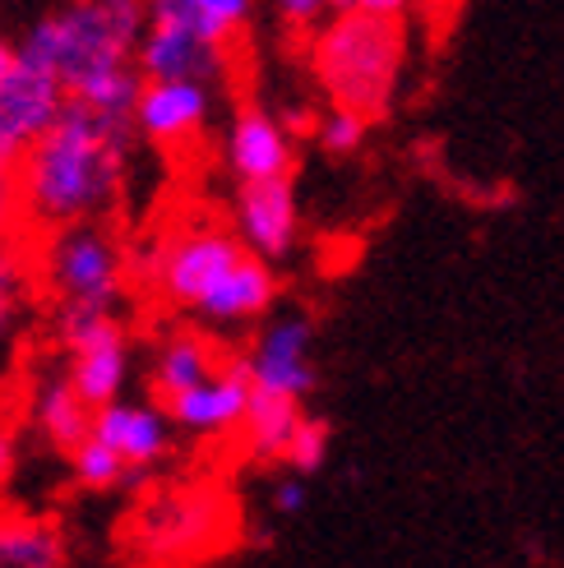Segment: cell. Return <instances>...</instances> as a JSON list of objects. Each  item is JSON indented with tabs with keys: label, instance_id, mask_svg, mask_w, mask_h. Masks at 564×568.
Instances as JSON below:
<instances>
[{
	"label": "cell",
	"instance_id": "ffe728a7",
	"mask_svg": "<svg viewBox=\"0 0 564 568\" xmlns=\"http://www.w3.org/2000/svg\"><path fill=\"white\" fill-rule=\"evenodd\" d=\"M61 531L33 518H0V568H61Z\"/></svg>",
	"mask_w": 564,
	"mask_h": 568
},
{
	"label": "cell",
	"instance_id": "4316f807",
	"mask_svg": "<svg viewBox=\"0 0 564 568\" xmlns=\"http://www.w3.org/2000/svg\"><path fill=\"white\" fill-rule=\"evenodd\" d=\"M305 504H310V486H305V476H301V471L273 480V514H278V518H296V514H305Z\"/></svg>",
	"mask_w": 564,
	"mask_h": 568
},
{
	"label": "cell",
	"instance_id": "d4e9b609",
	"mask_svg": "<svg viewBox=\"0 0 564 568\" xmlns=\"http://www.w3.org/2000/svg\"><path fill=\"white\" fill-rule=\"evenodd\" d=\"M329 444H333V439H329V425H324L320 416H301L288 453H282V463H288L292 471H301V476H315V471L329 463Z\"/></svg>",
	"mask_w": 564,
	"mask_h": 568
},
{
	"label": "cell",
	"instance_id": "ac0fdd59",
	"mask_svg": "<svg viewBox=\"0 0 564 568\" xmlns=\"http://www.w3.org/2000/svg\"><path fill=\"white\" fill-rule=\"evenodd\" d=\"M33 416H38V425H42V435H47L56 448H66V453L93 430V407L83 403V393L70 384V375H66V379H47V384L38 388Z\"/></svg>",
	"mask_w": 564,
	"mask_h": 568
},
{
	"label": "cell",
	"instance_id": "83f0119b",
	"mask_svg": "<svg viewBox=\"0 0 564 568\" xmlns=\"http://www.w3.org/2000/svg\"><path fill=\"white\" fill-rule=\"evenodd\" d=\"M14 209H19V181L0 166V241H6L10 222H14Z\"/></svg>",
	"mask_w": 564,
	"mask_h": 568
},
{
	"label": "cell",
	"instance_id": "d6986e66",
	"mask_svg": "<svg viewBox=\"0 0 564 568\" xmlns=\"http://www.w3.org/2000/svg\"><path fill=\"white\" fill-rule=\"evenodd\" d=\"M213 371H218V356H213V347L204 343L200 333L167 337L162 352H158V361H153V393L167 403V397L185 393L190 384H200V379L213 375Z\"/></svg>",
	"mask_w": 564,
	"mask_h": 568
},
{
	"label": "cell",
	"instance_id": "f546056e",
	"mask_svg": "<svg viewBox=\"0 0 564 568\" xmlns=\"http://www.w3.org/2000/svg\"><path fill=\"white\" fill-rule=\"evenodd\" d=\"M14 476V439H10V430H0V486Z\"/></svg>",
	"mask_w": 564,
	"mask_h": 568
},
{
	"label": "cell",
	"instance_id": "9c48e42d",
	"mask_svg": "<svg viewBox=\"0 0 564 568\" xmlns=\"http://www.w3.org/2000/svg\"><path fill=\"white\" fill-rule=\"evenodd\" d=\"M232 232L245 250L260 260L282 264L301 241V199L292 176H269V181H241L236 204H232Z\"/></svg>",
	"mask_w": 564,
	"mask_h": 568
},
{
	"label": "cell",
	"instance_id": "ba28073f",
	"mask_svg": "<svg viewBox=\"0 0 564 568\" xmlns=\"http://www.w3.org/2000/svg\"><path fill=\"white\" fill-rule=\"evenodd\" d=\"M245 371H250V384L255 388L305 403L320 384V375H315V324H310L305 315H296V310L273 315L255 333V347H250V356H245Z\"/></svg>",
	"mask_w": 564,
	"mask_h": 568
},
{
	"label": "cell",
	"instance_id": "f1b7e54d",
	"mask_svg": "<svg viewBox=\"0 0 564 568\" xmlns=\"http://www.w3.org/2000/svg\"><path fill=\"white\" fill-rule=\"evenodd\" d=\"M352 10H371V14H393L403 19L412 10V0H352Z\"/></svg>",
	"mask_w": 564,
	"mask_h": 568
},
{
	"label": "cell",
	"instance_id": "6da1fadb",
	"mask_svg": "<svg viewBox=\"0 0 564 568\" xmlns=\"http://www.w3.org/2000/svg\"><path fill=\"white\" fill-rule=\"evenodd\" d=\"M130 130V121H111L70 98L56 125L19 162V209L42 226L102 217L125 190Z\"/></svg>",
	"mask_w": 564,
	"mask_h": 568
},
{
	"label": "cell",
	"instance_id": "277c9868",
	"mask_svg": "<svg viewBox=\"0 0 564 568\" xmlns=\"http://www.w3.org/2000/svg\"><path fill=\"white\" fill-rule=\"evenodd\" d=\"M315 79L329 93V102L384 116L393 106V93L403 83L407 61V28L393 14L371 10H343L315 28Z\"/></svg>",
	"mask_w": 564,
	"mask_h": 568
},
{
	"label": "cell",
	"instance_id": "3957f363",
	"mask_svg": "<svg viewBox=\"0 0 564 568\" xmlns=\"http://www.w3.org/2000/svg\"><path fill=\"white\" fill-rule=\"evenodd\" d=\"M149 28L144 0H70L28 28L19 42L23 61L42 65L66 83V93H79L89 79L134 65L139 38Z\"/></svg>",
	"mask_w": 564,
	"mask_h": 568
},
{
	"label": "cell",
	"instance_id": "2e32d148",
	"mask_svg": "<svg viewBox=\"0 0 564 568\" xmlns=\"http://www.w3.org/2000/svg\"><path fill=\"white\" fill-rule=\"evenodd\" d=\"M149 23H177L213 47H228L255 14V0H144Z\"/></svg>",
	"mask_w": 564,
	"mask_h": 568
},
{
	"label": "cell",
	"instance_id": "e0dca14e",
	"mask_svg": "<svg viewBox=\"0 0 564 568\" xmlns=\"http://www.w3.org/2000/svg\"><path fill=\"white\" fill-rule=\"evenodd\" d=\"M301 403L296 397H282V393H264L255 388L250 393V407H245V420H241V435L250 444V453H260V458H282L301 425Z\"/></svg>",
	"mask_w": 564,
	"mask_h": 568
},
{
	"label": "cell",
	"instance_id": "4dcf8cb0",
	"mask_svg": "<svg viewBox=\"0 0 564 568\" xmlns=\"http://www.w3.org/2000/svg\"><path fill=\"white\" fill-rule=\"evenodd\" d=\"M19 65V47H10V42H0V83L10 79V70Z\"/></svg>",
	"mask_w": 564,
	"mask_h": 568
},
{
	"label": "cell",
	"instance_id": "8992f818",
	"mask_svg": "<svg viewBox=\"0 0 564 568\" xmlns=\"http://www.w3.org/2000/svg\"><path fill=\"white\" fill-rule=\"evenodd\" d=\"M61 337L70 347V384L83 393L89 407L121 397L130 384V343L117 310L61 305Z\"/></svg>",
	"mask_w": 564,
	"mask_h": 568
},
{
	"label": "cell",
	"instance_id": "30bf717a",
	"mask_svg": "<svg viewBox=\"0 0 564 568\" xmlns=\"http://www.w3.org/2000/svg\"><path fill=\"white\" fill-rule=\"evenodd\" d=\"M250 393H255V384H250L245 361L218 365V371L204 375L200 384H190L185 393L167 397V416H172V425H177V430H185V435L222 439V435L241 430Z\"/></svg>",
	"mask_w": 564,
	"mask_h": 568
},
{
	"label": "cell",
	"instance_id": "5b68a950",
	"mask_svg": "<svg viewBox=\"0 0 564 568\" xmlns=\"http://www.w3.org/2000/svg\"><path fill=\"white\" fill-rule=\"evenodd\" d=\"M47 287L61 305H89V310H117L125 292V254L117 236L89 222L56 226V236L47 245Z\"/></svg>",
	"mask_w": 564,
	"mask_h": 568
},
{
	"label": "cell",
	"instance_id": "4fadbf2b",
	"mask_svg": "<svg viewBox=\"0 0 564 568\" xmlns=\"http://www.w3.org/2000/svg\"><path fill=\"white\" fill-rule=\"evenodd\" d=\"M93 435L107 448H117L130 471H144V467L162 463L167 448H172V416L153 403L111 397V403L93 407Z\"/></svg>",
	"mask_w": 564,
	"mask_h": 568
},
{
	"label": "cell",
	"instance_id": "52a82bcc",
	"mask_svg": "<svg viewBox=\"0 0 564 568\" xmlns=\"http://www.w3.org/2000/svg\"><path fill=\"white\" fill-rule=\"evenodd\" d=\"M66 102H70L66 83L19 55L10 79L0 83V166H6V172H14V166L33 153V144L56 125Z\"/></svg>",
	"mask_w": 564,
	"mask_h": 568
},
{
	"label": "cell",
	"instance_id": "cb8c5ba5",
	"mask_svg": "<svg viewBox=\"0 0 564 568\" xmlns=\"http://www.w3.org/2000/svg\"><path fill=\"white\" fill-rule=\"evenodd\" d=\"M23 301H28V268L14 250L0 245V356L14 343V324L23 315Z\"/></svg>",
	"mask_w": 564,
	"mask_h": 568
},
{
	"label": "cell",
	"instance_id": "603a6c76",
	"mask_svg": "<svg viewBox=\"0 0 564 568\" xmlns=\"http://www.w3.org/2000/svg\"><path fill=\"white\" fill-rule=\"evenodd\" d=\"M70 467H74V480H79L83 490H111V486H121V480L130 476V467H125L121 453L107 448L93 430L70 448Z\"/></svg>",
	"mask_w": 564,
	"mask_h": 568
},
{
	"label": "cell",
	"instance_id": "5bb4252c",
	"mask_svg": "<svg viewBox=\"0 0 564 568\" xmlns=\"http://www.w3.org/2000/svg\"><path fill=\"white\" fill-rule=\"evenodd\" d=\"M218 527V508L209 495H158L144 514H139V546L149 555H190L209 541Z\"/></svg>",
	"mask_w": 564,
	"mask_h": 568
},
{
	"label": "cell",
	"instance_id": "7a4b0ae2",
	"mask_svg": "<svg viewBox=\"0 0 564 568\" xmlns=\"http://www.w3.org/2000/svg\"><path fill=\"white\" fill-rule=\"evenodd\" d=\"M153 282L177 310H190L213 328H241L264 320L278 301L273 264L245 250L236 232L185 226L153 254Z\"/></svg>",
	"mask_w": 564,
	"mask_h": 568
},
{
	"label": "cell",
	"instance_id": "484cf974",
	"mask_svg": "<svg viewBox=\"0 0 564 568\" xmlns=\"http://www.w3.org/2000/svg\"><path fill=\"white\" fill-rule=\"evenodd\" d=\"M278 19L288 28H301V33H315L320 23H329L333 14L352 10V0H273Z\"/></svg>",
	"mask_w": 564,
	"mask_h": 568
},
{
	"label": "cell",
	"instance_id": "7c38bea8",
	"mask_svg": "<svg viewBox=\"0 0 564 568\" xmlns=\"http://www.w3.org/2000/svg\"><path fill=\"white\" fill-rule=\"evenodd\" d=\"M228 172L236 181H269V176H292L296 166V134L288 121H278L264 106H241L228 125Z\"/></svg>",
	"mask_w": 564,
	"mask_h": 568
},
{
	"label": "cell",
	"instance_id": "7402d4cb",
	"mask_svg": "<svg viewBox=\"0 0 564 568\" xmlns=\"http://www.w3.org/2000/svg\"><path fill=\"white\" fill-rule=\"evenodd\" d=\"M310 134H315L320 153H329V158H356L365 149V139H371V116H365V111L329 102V111L315 121V130H310Z\"/></svg>",
	"mask_w": 564,
	"mask_h": 568
},
{
	"label": "cell",
	"instance_id": "8fae6325",
	"mask_svg": "<svg viewBox=\"0 0 564 568\" xmlns=\"http://www.w3.org/2000/svg\"><path fill=\"white\" fill-rule=\"evenodd\" d=\"M213 116V83L204 79H144L134 102V130L149 144H190Z\"/></svg>",
	"mask_w": 564,
	"mask_h": 568
},
{
	"label": "cell",
	"instance_id": "9a60e30c",
	"mask_svg": "<svg viewBox=\"0 0 564 568\" xmlns=\"http://www.w3.org/2000/svg\"><path fill=\"white\" fill-rule=\"evenodd\" d=\"M228 47H213L204 38H194L190 28L177 23H149L144 38H139L134 51V65L144 79H204L213 83L228 65Z\"/></svg>",
	"mask_w": 564,
	"mask_h": 568
},
{
	"label": "cell",
	"instance_id": "44dd1931",
	"mask_svg": "<svg viewBox=\"0 0 564 568\" xmlns=\"http://www.w3.org/2000/svg\"><path fill=\"white\" fill-rule=\"evenodd\" d=\"M139 89H144V74H139V65H121V70H107V74L89 79V83H83L79 93H70V98H79L83 106L102 111V116H111V121H130V125H134Z\"/></svg>",
	"mask_w": 564,
	"mask_h": 568
}]
</instances>
